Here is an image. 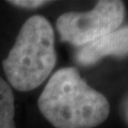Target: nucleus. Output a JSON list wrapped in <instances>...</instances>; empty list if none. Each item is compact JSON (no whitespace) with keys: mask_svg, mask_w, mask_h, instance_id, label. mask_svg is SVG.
Masks as SVG:
<instances>
[{"mask_svg":"<svg viewBox=\"0 0 128 128\" xmlns=\"http://www.w3.org/2000/svg\"><path fill=\"white\" fill-rule=\"evenodd\" d=\"M38 106L56 128H95L110 114L108 98L88 84L75 67H64L51 76Z\"/></svg>","mask_w":128,"mask_h":128,"instance_id":"nucleus-1","label":"nucleus"},{"mask_svg":"<svg viewBox=\"0 0 128 128\" xmlns=\"http://www.w3.org/2000/svg\"><path fill=\"white\" fill-rule=\"evenodd\" d=\"M56 63L54 28L44 16L33 15L20 28L2 67L10 86L28 92L46 81Z\"/></svg>","mask_w":128,"mask_h":128,"instance_id":"nucleus-2","label":"nucleus"},{"mask_svg":"<svg viewBox=\"0 0 128 128\" xmlns=\"http://www.w3.org/2000/svg\"><path fill=\"white\" fill-rule=\"evenodd\" d=\"M15 102L12 88L0 77V128H16Z\"/></svg>","mask_w":128,"mask_h":128,"instance_id":"nucleus-5","label":"nucleus"},{"mask_svg":"<svg viewBox=\"0 0 128 128\" xmlns=\"http://www.w3.org/2000/svg\"><path fill=\"white\" fill-rule=\"evenodd\" d=\"M8 2L12 6L22 8V9H29V10L38 9V8L50 3V1H45V0H11V1Z\"/></svg>","mask_w":128,"mask_h":128,"instance_id":"nucleus-6","label":"nucleus"},{"mask_svg":"<svg viewBox=\"0 0 128 128\" xmlns=\"http://www.w3.org/2000/svg\"><path fill=\"white\" fill-rule=\"evenodd\" d=\"M128 56V26L78 48L75 60L79 65H94L107 57L124 58Z\"/></svg>","mask_w":128,"mask_h":128,"instance_id":"nucleus-4","label":"nucleus"},{"mask_svg":"<svg viewBox=\"0 0 128 128\" xmlns=\"http://www.w3.org/2000/svg\"><path fill=\"white\" fill-rule=\"evenodd\" d=\"M125 19V4L120 0H100L88 12H67L57 19V30L62 42L77 48L111 33Z\"/></svg>","mask_w":128,"mask_h":128,"instance_id":"nucleus-3","label":"nucleus"}]
</instances>
